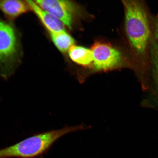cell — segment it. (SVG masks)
Returning <instances> with one entry per match:
<instances>
[{
  "label": "cell",
  "instance_id": "cell-11",
  "mask_svg": "<svg viewBox=\"0 0 158 158\" xmlns=\"http://www.w3.org/2000/svg\"><path fill=\"white\" fill-rule=\"evenodd\" d=\"M155 36L158 43V15L156 19L155 25Z\"/></svg>",
  "mask_w": 158,
  "mask_h": 158
},
{
  "label": "cell",
  "instance_id": "cell-6",
  "mask_svg": "<svg viewBox=\"0 0 158 158\" xmlns=\"http://www.w3.org/2000/svg\"><path fill=\"white\" fill-rule=\"evenodd\" d=\"M34 12L49 33L65 31L64 25L59 19L44 10L35 1H27Z\"/></svg>",
  "mask_w": 158,
  "mask_h": 158
},
{
  "label": "cell",
  "instance_id": "cell-7",
  "mask_svg": "<svg viewBox=\"0 0 158 158\" xmlns=\"http://www.w3.org/2000/svg\"><path fill=\"white\" fill-rule=\"evenodd\" d=\"M0 10L7 19L13 20L31 10L27 1L2 0L0 1Z\"/></svg>",
  "mask_w": 158,
  "mask_h": 158
},
{
  "label": "cell",
  "instance_id": "cell-2",
  "mask_svg": "<svg viewBox=\"0 0 158 158\" xmlns=\"http://www.w3.org/2000/svg\"><path fill=\"white\" fill-rule=\"evenodd\" d=\"M125 13L126 34L138 54H145L151 38L149 19L145 7L139 1H123Z\"/></svg>",
  "mask_w": 158,
  "mask_h": 158
},
{
  "label": "cell",
  "instance_id": "cell-3",
  "mask_svg": "<svg viewBox=\"0 0 158 158\" xmlns=\"http://www.w3.org/2000/svg\"><path fill=\"white\" fill-rule=\"evenodd\" d=\"M19 39L13 27L0 19L1 75L7 79L13 74L20 56Z\"/></svg>",
  "mask_w": 158,
  "mask_h": 158
},
{
  "label": "cell",
  "instance_id": "cell-5",
  "mask_svg": "<svg viewBox=\"0 0 158 158\" xmlns=\"http://www.w3.org/2000/svg\"><path fill=\"white\" fill-rule=\"evenodd\" d=\"M41 8L60 20L69 29H72L77 7L72 2L64 0L35 1Z\"/></svg>",
  "mask_w": 158,
  "mask_h": 158
},
{
  "label": "cell",
  "instance_id": "cell-9",
  "mask_svg": "<svg viewBox=\"0 0 158 158\" xmlns=\"http://www.w3.org/2000/svg\"><path fill=\"white\" fill-rule=\"evenodd\" d=\"M49 34L53 43L61 52H67L70 47L74 45V39L66 32V31Z\"/></svg>",
  "mask_w": 158,
  "mask_h": 158
},
{
  "label": "cell",
  "instance_id": "cell-8",
  "mask_svg": "<svg viewBox=\"0 0 158 158\" xmlns=\"http://www.w3.org/2000/svg\"><path fill=\"white\" fill-rule=\"evenodd\" d=\"M68 53L71 60L77 64L86 66L93 62V55L91 49L73 45L69 49Z\"/></svg>",
  "mask_w": 158,
  "mask_h": 158
},
{
  "label": "cell",
  "instance_id": "cell-1",
  "mask_svg": "<svg viewBox=\"0 0 158 158\" xmlns=\"http://www.w3.org/2000/svg\"><path fill=\"white\" fill-rule=\"evenodd\" d=\"M88 128V125L81 124L66 126L60 129L35 134L14 145L0 149V158H35L41 156L63 136Z\"/></svg>",
  "mask_w": 158,
  "mask_h": 158
},
{
  "label": "cell",
  "instance_id": "cell-4",
  "mask_svg": "<svg viewBox=\"0 0 158 158\" xmlns=\"http://www.w3.org/2000/svg\"><path fill=\"white\" fill-rule=\"evenodd\" d=\"M91 49L93 55L94 68L96 71L111 70L121 64V53L108 43L96 41Z\"/></svg>",
  "mask_w": 158,
  "mask_h": 158
},
{
  "label": "cell",
  "instance_id": "cell-10",
  "mask_svg": "<svg viewBox=\"0 0 158 158\" xmlns=\"http://www.w3.org/2000/svg\"><path fill=\"white\" fill-rule=\"evenodd\" d=\"M151 49V56L153 70L158 79V43L154 41L152 44Z\"/></svg>",
  "mask_w": 158,
  "mask_h": 158
}]
</instances>
